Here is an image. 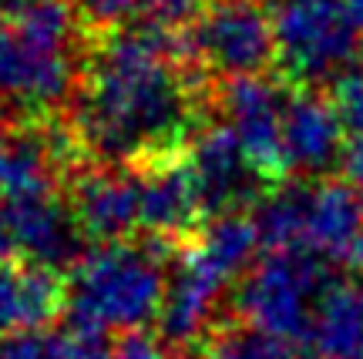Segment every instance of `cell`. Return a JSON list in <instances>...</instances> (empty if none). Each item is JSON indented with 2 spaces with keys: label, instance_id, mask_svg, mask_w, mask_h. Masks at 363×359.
Returning <instances> with one entry per match:
<instances>
[{
  "label": "cell",
  "instance_id": "25",
  "mask_svg": "<svg viewBox=\"0 0 363 359\" xmlns=\"http://www.w3.org/2000/svg\"><path fill=\"white\" fill-rule=\"evenodd\" d=\"M7 138H11V131H7V115H4V108H0V148H4Z\"/></svg>",
  "mask_w": 363,
  "mask_h": 359
},
{
  "label": "cell",
  "instance_id": "14",
  "mask_svg": "<svg viewBox=\"0 0 363 359\" xmlns=\"http://www.w3.org/2000/svg\"><path fill=\"white\" fill-rule=\"evenodd\" d=\"M135 171H138L142 232L152 235V242H169V239H182L189 232L202 229L199 222L206 215V208L182 154L169 161H155V165H138Z\"/></svg>",
  "mask_w": 363,
  "mask_h": 359
},
{
  "label": "cell",
  "instance_id": "1",
  "mask_svg": "<svg viewBox=\"0 0 363 359\" xmlns=\"http://www.w3.org/2000/svg\"><path fill=\"white\" fill-rule=\"evenodd\" d=\"M199 128L195 81L169 27H121L94 47L74 94V138L101 165L179 158Z\"/></svg>",
  "mask_w": 363,
  "mask_h": 359
},
{
  "label": "cell",
  "instance_id": "16",
  "mask_svg": "<svg viewBox=\"0 0 363 359\" xmlns=\"http://www.w3.org/2000/svg\"><path fill=\"white\" fill-rule=\"evenodd\" d=\"M303 353L310 359H363V285L337 279L326 289Z\"/></svg>",
  "mask_w": 363,
  "mask_h": 359
},
{
  "label": "cell",
  "instance_id": "5",
  "mask_svg": "<svg viewBox=\"0 0 363 359\" xmlns=\"http://www.w3.org/2000/svg\"><path fill=\"white\" fill-rule=\"evenodd\" d=\"M256 225L269 252L353 266L363 245V192L330 178L286 185L256 205Z\"/></svg>",
  "mask_w": 363,
  "mask_h": 359
},
{
  "label": "cell",
  "instance_id": "12",
  "mask_svg": "<svg viewBox=\"0 0 363 359\" xmlns=\"http://www.w3.org/2000/svg\"><path fill=\"white\" fill-rule=\"evenodd\" d=\"M71 212L84 239L98 245L125 242L131 232L142 229V205H138V171L135 168L98 165L78 171Z\"/></svg>",
  "mask_w": 363,
  "mask_h": 359
},
{
  "label": "cell",
  "instance_id": "23",
  "mask_svg": "<svg viewBox=\"0 0 363 359\" xmlns=\"http://www.w3.org/2000/svg\"><path fill=\"white\" fill-rule=\"evenodd\" d=\"M21 7H24V0H0V21H4V17H13Z\"/></svg>",
  "mask_w": 363,
  "mask_h": 359
},
{
  "label": "cell",
  "instance_id": "15",
  "mask_svg": "<svg viewBox=\"0 0 363 359\" xmlns=\"http://www.w3.org/2000/svg\"><path fill=\"white\" fill-rule=\"evenodd\" d=\"M65 306V283L54 269L0 262V333L44 329Z\"/></svg>",
  "mask_w": 363,
  "mask_h": 359
},
{
  "label": "cell",
  "instance_id": "3",
  "mask_svg": "<svg viewBox=\"0 0 363 359\" xmlns=\"http://www.w3.org/2000/svg\"><path fill=\"white\" fill-rule=\"evenodd\" d=\"M259 225L246 212L208 218L169 272V292L158 316L162 339L192 346L212 329L216 309L229 285H239L259 262Z\"/></svg>",
  "mask_w": 363,
  "mask_h": 359
},
{
  "label": "cell",
  "instance_id": "11",
  "mask_svg": "<svg viewBox=\"0 0 363 359\" xmlns=\"http://www.w3.org/2000/svg\"><path fill=\"white\" fill-rule=\"evenodd\" d=\"M0 229L11 242L13 258H24L30 266L61 269L74 266L84 252V235L71 205H65L57 192L30 195V198H0Z\"/></svg>",
  "mask_w": 363,
  "mask_h": 359
},
{
  "label": "cell",
  "instance_id": "19",
  "mask_svg": "<svg viewBox=\"0 0 363 359\" xmlns=\"http://www.w3.org/2000/svg\"><path fill=\"white\" fill-rule=\"evenodd\" d=\"M199 359H299L293 346H283L269 336H259L252 329H225L212 333Z\"/></svg>",
  "mask_w": 363,
  "mask_h": 359
},
{
  "label": "cell",
  "instance_id": "24",
  "mask_svg": "<svg viewBox=\"0 0 363 359\" xmlns=\"http://www.w3.org/2000/svg\"><path fill=\"white\" fill-rule=\"evenodd\" d=\"M347 7H350L353 21H357V24H360V30H363V0H347Z\"/></svg>",
  "mask_w": 363,
  "mask_h": 359
},
{
  "label": "cell",
  "instance_id": "10",
  "mask_svg": "<svg viewBox=\"0 0 363 359\" xmlns=\"http://www.w3.org/2000/svg\"><path fill=\"white\" fill-rule=\"evenodd\" d=\"M182 161L192 175L195 192L202 198L208 218L246 212V205H259L262 188L269 185L222 121L202 125L195 131L189 148L182 152Z\"/></svg>",
  "mask_w": 363,
  "mask_h": 359
},
{
  "label": "cell",
  "instance_id": "20",
  "mask_svg": "<svg viewBox=\"0 0 363 359\" xmlns=\"http://www.w3.org/2000/svg\"><path fill=\"white\" fill-rule=\"evenodd\" d=\"M333 111L353 142H363V67H353L333 84Z\"/></svg>",
  "mask_w": 363,
  "mask_h": 359
},
{
  "label": "cell",
  "instance_id": "22",
  "mask_svg": "<svg viewBox=\"0 0 363 359\" xmlns=\"http://www.w3.org/2000/svg\"><path fill=\"white\" fill-rule=\"evenodd\" d=\"M343 171H347V181L353 188L363 192V142H353L343 154Z\"/></svg>",
  "mask_w": 363,
  "mask_h": 359
},
{
  "label": "cell",
  "instance_id": "21",
  "mask_svg": "<svg viewBox=\"0 0 363 359\" xmlns=\"http://www.w3.org/2000/svg\"><path fill=\"white\" fill-rule=\"evenodd\" d=\"M101 359H172V353L152 336L135 333V336H121L115 346H108V353Z\"/></svg>",
  "mask_w": 363,
  "mask_h": 359
},
{
  "label": "cell",
  "instance_id": "2",
  "mask_svg": "<svg viewBox=\"0 0 363 359\" xmlns=\"http://www.w3.org/2000/svg\"><path fill=\"white\" fill-rule=\"evenodd\" d=\"M169 256L162 242L94 245L71 266L65 283L67 326L94 336H135L155 322L169 292Z\"/></svg>",
  "mask_w": 363,
  "mask_h": 359
},
{
  "label": "cell",
  "instance_id": "18",
  "mask_svg": "<svg viewBox=\"0 0 363 359\" xmlns=\"http://www.w3.org/2000/svg\"><path fill=\"white\" fill-rule=\"evenodd\" d=\"M108 343L101 336L65 326V329H27L0 339V359H101Z\"/></svg>",
  "mask_w": 363,
  "mask_h": 359
},
{
  "label": "cell",
  "instance_id": "26",
  "mask_svg": "<svg viewBox=\"0 0 363 359\" xmlns=\"http://www.w3.org/2000/svg\"><path fill=\"white\" fill-rule=\"evenodd\" d=\"M353 269L363 272V245H360V252H357V262H353Z\"/></svg>",
  "mask_w": 363,
  "mask_h": 359
},
{
  "label": "cell",
  "instance_id": "6",
  "mask_svg": "<svg viewBox=\"0 0 363 359\" xmlns=\"http://www.w3.org/2000/svg\"><path fill=\"white\" fill-rule=\"evenodd\" d=\"M333 283L337 279L320 258L296 256V252H269L235 285L233 302L246 329L269 336L283 346L303 349L313 316Z\"/></svg>",
  "mask_w": 363,
  "mask_h": 359
},
{
  "label": "cell",
  "instance_id": "4",
  "mask_svg": "<svg viewBox=\"0 0 363 359\" xmlns=\"http://www.w3.org/2000/svg\"><path fill=\"white\" fill-rule=\"evenodd\" d=\"M74 17L67 0H24L0 21V101L44 115L78 94Z\"/></svg>",
  "mask_w": 363,
  "mask_h": 359
},
{
  "label": "cell",
  "instance_id": "9",
  "mask_svg": "<svg viewBox=\"0 0 363 359\" xmlns=\"http://www.w3.org/2000/svg\"><path fill=\"white\" fill-rule=\"evenodd\" d=\"M293 88L296 84L259 74L229 81L219 98L222 125L233 131L239 148L269 185L283 178V121Z\"/></svg>",
  "mask_w": 363,
  "mask_h": 359
},
{
  "label": "cell",
  "instance_id": "17",
  "mask_svg": "<svg viewBox=\"0 0 363 359\" xmlns=\"http://www.w3.org/2000/svg\"><path fill=\"white\" fill-rule=\"evenodd\" d=\"M67 4L81 21L104 27L108 34L138 24L172 27L199 13V0H67Z\"/></svg>",
  "mask_w": 363,
  "mask_h": 359
},
{
  "label": "cell",
  "instance_id": "8",
  "mask_svg": "<svg viewBox=\"0 0 363 359\" xmlns=\"http://www.w3.org/2000/svg\"><path fill=\"white\" fill-rule=\"evenodd\" d=\"M189 57L216 77H259L276 57L272 13L259 0H212L192 17Z\"/></svg>",
  "mask_w": 363,
  "mask_h": 359
},
{
  "label": "cell",
  "instance_id": "13",
  "mask_svg": "<svg viewBox=\"0 0 363 359\" xmlns=\"http://www.w3.org/2000/svg\"><path fill=\"white\" fill-rule=\"evenodd\" d=\"M347 131L330 98L310 88H293L283 121V178L316 181L347 154Z\"/></svg>",
  "mask_w": 363,
  "mask_h": 359
},
{
  "label": "cell",
  "instance_id": "7",
  "mask_svg": "<svg viewBox=\"0 0 363 359\" xmlns=\"http://www.w3.org/2000/svg\"><path fill=\"white\" fill-rule=\"evenodd\" d=\"M276 61L296 88L340 81L360 57V24L347 0H279L272 11Z\"/></svg>",
  "mask_w": 363,
  "mask_h": 359
}]
</instances>
